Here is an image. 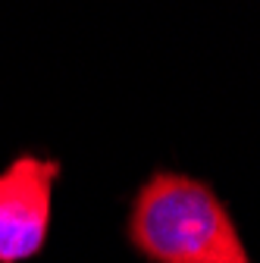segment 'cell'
Masks as SVG:
<instances>
[{"label":"cell","mask_w":260,"mask_h":263,"mask_svg":"<svg viewBox=\"0 0 260 263\" xmlns=\"http://www.w3.org/2000/svg\"><path fill=\"white\" fill-rule=\"evenodd\" d=\"M128 245L151 263H251L219 194L194 176L160 170L135 191Z\"/></svg>","instance_id":"obj_1"},{"label":"cell","mask_w":260,"mask_h":263,"mask_svg":"<svg viewBox=\"0 0 260 263\" xmlns=\"http://www.w3.org/2000/svg\"><path fill=\"white\" fill-rule=\"evenodd\" d=\"M60 163L35 154L16 157L0 173V263L31 260L47 241Z\"/></svg>","instance_id":"obj_2"}]
</instances>
